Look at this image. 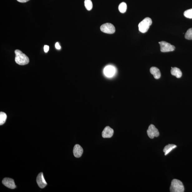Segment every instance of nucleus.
<instances>
[{"mask_svg":"<svg viewBox=\"0 0 192 192\" xmlns=\"http://www.w3.org/2000/svg\"><path fill=\"white\" fill-rule=\"evenodd\" d=\"M15 61L20 65H25L29 64V60L26 55L19 50H15Z\"/></svg>","mask_w":192,"mask_h":192,"instance_id":"f257e3e1","label":"nucleus"},{"mask_svg":"<svg viewBox=\"0 0 192 192\" xmlns=\"http://www.w3.org/2000/svg\"><path fill=\"white\" fill-rule=\"evenodd\" d=\"M170 190L171 192H184V187L183 183L178 179H173L171 181Z\"/></svg>","mask_w":192,"mask_h":192,"instance_id":"f03ea898","label":"nucleus"},{"mask_svg":"<svg viewBox=\"0 0 192 192\" xmlns=\"http://www.w3.org/2000/svg\"><path fill=\"white\" fill-rule=\"evenodd\" d=\"M152 23V20L150 17H146L139 24V30L141 32L145 33L148 31Z\"/></svg>","mask_w":192,"mask_h":192,"instance_id":"7ed1b4c3","label":"nucleus"},{"mask_svg":"<svg viewBox=\"0 0 192 192\" xmlns=\"http://www.w3.org/2000/svg\"><path fill=\"white\" fill-rule=\"evenodd\" d=\"M161 47V51L162 52L173 51L175 49V46L165 41L159 42Z\"/></svg>","mask_w":192,"mask_h":192,"instance_id":"20e7f679","label":"nucleus"},{"mask_svg":"<svg viewBox=\"0 0 192 192\" xmlns=\"http://www.w3.org/2000/svg\"><path fill=\"white\" fill-rule=\"evenodd\" d=\"M101 31L106 34H113L115 31L114 26L110 23H107L103 24L100 27Z\"/></svg>","mask_w":192,"mask_h":192,"instance_id":"39448f33","label":"nucleus"},{"mask_svg":"<svg viewBox=\"0 0 192 192\" xmlns=\"http://www.w3.org/2000/svg\"><path fill=\"white\" fill-rule=\"evenodd\" d=\"M147 133L148 137L151 139H153L155 137H157L160 135L158 130L152 124L149 126Z\"/></svg>","mask_w":192,"mask_h":192,"instance_id":"423d86ee","label":"nucleus"},{"mask_svg":"<svg viewBox=\"0 0 192 192\" xmlns=\"http://www.w3.org/2000/svg\"><path fill=\"white\" fill-rule=\"evenodd\" d=\"M115 68L110 65L106 67L103 70L105 75L108 77H112L115 74Z\"/></svg>","mask_w":192,"mask_h":192,"instance_id":"0eeeda50","label":"nucleus"},{"mask_svg":"<svg viewBox=\"0 0 192 192\" xmlns=\"http://www.w3.org/2000/svg\"><path fill=\"white\" fill-rule=\"evenodd\" d=\"M36 181L38 185L41 188H44L47 185V183L45 180L42 173H40L38 175Z\"/></svg>","mask_w":192,"mask_h":192,"instance_id":"6e6552de","label":"nucleus"},{"mask_svg":"<svg viewBox=\"0 0 192 192\" xmlns=\"http://www.w3.org/2000/svg\"><path fill=\"white\" fill-rule=\"evenodd\" d=\"M2 183L4 185L11 189H14L16 188L13 179L9 178H5L2 181Z\"/></svg>","mask_w":192,"mask_h":192,"instance_id":"1a4fd4ad","label":"nucleus"},{"mask_svg":"<svg viewBox=\"0 0 192 192\" xmlns=\"http://www.w3.org/2000/svg\"><path fill=\"white\" fill-rule=\"evenodd\" d=\"M114 131L109 126H107L103 130L102 133V137L104 138H110L113 135Z\"/></svg>","mask_w":192,"mask_h":192,"instance_id":"9d476101","label":"nucleus"},{"mask_svg":"<svg viewBox=\"0 0 192 192\" xmlns=\"http://www.w3.org/2000/svg\"><path fill=\"white\" fill-rule=\"evenodd\" d=\"M73 152L75 157L79 158L82 156L83 153V149L80 145H76L73 149Z\"/></svg>","mask_w":192,"mask_h":192,"instance_id":"9b49d317","label":"nucleus"},{"mask_svg":"<svg viewBox=\"0 0 192 192\" xmlns=\"http://www.w3.org/2000/svg\"><path fill=\"white\" fill-rule=\"evenodd\" d=\"M150 72L156 79H160L161 77V73L160 70L157 67H151L150 69Z\"/></svg>","mask_w":192,"mask_h":192,"instance_id":"f8f14e48","label":"nucleus"},{"mask_svg":"<svg viewBox=\"0 0 192 192\" xmlns=\"http://www.w3.org/2000/svg\"><path fill=\"white\" fill-rule=\"evenodd\" d=\"M171 73L172 75L175 76L177 78H180L182 75V73L180 69L177 67H171Z\"/></svg>","mask_w":192,"mask_h":192,"instance_id":"ddd939ff","label":"nucleus"},{"mask_svg":"<svg viewBox=\"0 0 192 192\" xmlns=\"http://www.w3.org/2000/svg\"><path fill=\"white\" fill-rule=\"evenodd\" d=\"M177 147V146L173 144H169L164 148L163 152L165 153V156L167 155L170 151Z\"/></svg>","mask_w":192,"mask_h":192,"instance_id":"4468645a","label":"nucleus"},{"mask_svg":"<svg viewBox=\"0 0 192 192\" xmlns=\"http://www.w3.org/2000/svg\"><path fill=\"white\" fill-rule=\"evenodd\" d=\"M127 5L125 2H121L118 6V9L121 13H123L126 12L127 10Z\"/></svg>","mask_w":192,"mask_h":192,"instance_id":"2eb2a0df","label":"nucleus"},{"mask_svg":"<svg viewBox=\"0 0 192 192\" xmlns=\"http://www.w3.org/2000/svg\"><path fill=\"white\" fill-rule=\"evenodd\" d=\"M7 115L6 113L1 112L0 113V125H2L6 122Z\"/></svg>","mask_w":192,"mask_h":192,"instance_id":"dca6fc26","label":"nucleus"},{"mask_svg":"<svg viewBox=\"0 0 192 192\" xmlns=\"http://www.w3.org/2000/svg\"><path fill=\"white\" fill-rule=\"evenodd\" d=\"M85 6L88 11H90L93 8V3L91 0H85Z\"/></svg>","mask_w":192,"mask_h":192,"instance_id":"f3484780","label":"nucleus"},{"mask_svg":"<svg viewBox=\"0 0 192 192\" xmlns=\"http://www.w3.org/2000/svg\"><path fill=\"white\" fill-rule=\"evenodd\" d=\"M185 37L188 40H192V28L189 29L186 32Z\"/></svg>","mask_w":192,"mask_h":192,"instance_id":"a211bd4d","label":"nucleus"},{"mask_svg":"<svg viewBox=\"0 0 192 192\" xmlns=\"http://www.w3.org/2000/svg\"><path fill=\"white\" fill-rule=\"evenodd\" d=\"M184 15L187 18L192 19V9L186 10L184 12Z\"/></svg>","mask_w":192,"mask_h":192,"instance_id":"6ab92c4d","label":"nucleus"},{"mask_svg":"<svg viewBox=\"0 0 192 192\" xmlns=\"http://www.w3.org/2000/svg\"><path fill=\"white\" fill-rule=\"evenodd\" d=\"M49 50V47L48 45H45L44 46V50L45 53H47Z\"/></svg>","mask_w":192,"mask_h":192,"instance_id":"aec40b11","label":"nucleus"},{"mask_svg":"<svg viewBox=\"0 0 192 192\" xmlns=\"http://www.w3.org/2000/svg\"><path fill=\"white\" fill-rule=\"evenodd\" d=\"M55 48L57 50H60L61 49V47L60 46L59 43L56 42L55 44Z\"/></svg>","mask_w":192,"mask_h":192,"instance_id":"412c9836","label":"nucleus"},{"mask_svg":"<svg viewBox=\"0 0 192 192\" xmlns=\"http://www.w3.org/2000/svg\"><path fill=\"white\" fill-rule=\"evenodd\" d=\"M17 1L19 2L24 3V2H28L30 1V0H17Z\"/></svg>","mask_w":192,"mask_h":192,"instance_id":"4be33fe9","label":"nucleus"}]
</instances>
